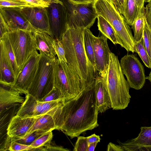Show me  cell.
Here are the masks:
<instances>
[{"instance_id": "obj_47", "label": "cell", "mask_w": 151, "mask_h": 151, "mask_svg": "<svg viewBox=\"0 0 151 151\" xmlns=\"http://www.w3.org/2000/svg\"><path fill=\"white\" fill-rule=\"evenodd\" d=\"M137 151H151V147H142L139 149Z\"/></svg>"}, {"instance_id": "obj_12", "label": "cell", "mask_w": 151, "mask_h": 151, "mask_svg": "<svg viewBox=\"0 0 151 151\" xmlns=\"http://www.w3.org/2000/svg\"><path fill=\"white\" fill-rule=\"evenodd\" d=\"M40 56V53L37 50L33 53L20 70L11 87L27 94L36 73Z\"/></svg>"}, {"instance_id": "obj_23", "label": "cell", "mask_w": 151, "mask_h": 151, "mask_svg": "<svg viewBox=\"0 0 151 151\" xmlns=\"http://www.w3.org/2000/svg\"><path fill=\"white\" fill-rule=\"evenodd\" d=\"M145 7L143 6L139 9L138 14L131 26L134 33L135 42L139 41L143 37L145 17Z\"/></svg>"}, {"instance_id": "obj_26", "label": "cell", "mask_w": 151, "mask_h": 151, "mask_svg": "<svg viewBox=\"0 0 151 151\" xmlns=\"http://www.w3.org/2000/svg\"><path fill=\"white\" fill-rule=\"evenodd\" d=\"M139 9L135 0H127L123 16L129 26H132L136 18Z\"/></svg>"}, {"instance_id": "obj_13", "label": "cell", "mask_w": 151, "mask_h": 151, "mask_svg": "<svg viewBox=\"0 0 151 151\" xmlns=\"http://www.w3.org/2000/svg\"><path fill=\"white\" fill-rule=\"evenodd\" d=\"M107 39L103 34L100 37L93 36L95 68L102 77L106 74L111 53L108 44Z\"/></svg>"}, {"instance_id": "obj_11", "label": "cell", "mask_w": 151, "mask_h": 151, "mask_svg": "<svg viewBox=\"0 0 151 151\" xmlns=\"http://www.w3.org/2000/svg\"><path fill=\"white\" fill-rule=\"evenodd\" d=\"M63 100L41 102L32 96L27 94L16 115L24 117H37L45 114H49L53 109L61 104Z\"/></svg>"}, {"instance_id": "obj_22", "label": "cell", "mask_w": 151, "mask_h": 151, "mask_svg": "<svg viewBox=\"0 0 151 151\" xmlns=\"http://www.w3.org/2000/svg\"><path fill=\"white\" fill-rule=\"evenodd\" d=\"M55 129H56V127L53 117L49 114H45L37 117L34 124L26 135L36 130L50 131Z\"/></svg>"}, {"instance_id": "obj_38", "label": "cell", "mask_w": 151, "mask_h": 151, "mask_svg": "<svg viewBox=\"0 0 151 151\" xmlns=\"http://www.w3.org/2000/svg\"><path fill=\"white\" fill-rule=\"evenodd\" d=\"M118 12L123 15L125 8L127 0H112Z\"/></svg>"}, {"instance_id": "obj_33", "label": "cell", "mask_w": 151, "mask_h": 151, "mask_svg": "<svg viewBox=\"0 0 151 151\" xmlns=\"http://www.w3.org/2000/svg\"><path fill=\"white\" fill-rule=\"evenodd\" d=\"M60 100H64L63 96L60 90L55 86L53 89L40 101L48 102Z\"/></svg>"}, {"instance_id": "obj_17", "label": "cell", "mask_w": 151, "mask_h": 151, "mask_svg": "<svg viewBox=\"0 0 151 151\" xmlns=\"http://www.w3.org/2000/svg\"><path fill=\"white\" fill-rule=\"evenodd\" d=\"M23 92L1 85L0 88V114L16 106L22 105L25 97Z\"/></svg>"}, {"instance_id": "obj_29", "label": "cell", "mask_w": 151, "mask_h": 151, "mask_svg": "<svg viewBox=\"0 0 151 151\" xmlns=\"http://www.w3.org/2000/svg\"><path fill=\"white\" fill-rule=\"evenodd\" d=\"M48 132L49 131L41 130H36L22 138L14 139L11 141H15L22 144L30 145L38 138Z\"/></svg>"}, {"instance_id": "obj_28", "label": "cell", "mask_w": 151, "mask_h": 151, "mask_svg": "<svg viewBox=\"0 0 151 151\" xmlns=\"http://www.w3.org/2000/svg\"><path fill=\"white\" fill-rule=\"evenodd\" d=\"M136 52L147 67L151 68V63L147 52L145 46L143 37L139 41L135 42Z\"/></svg>"}, {"instance_id": "obj_10", "label": "cell", "mask_w": 151, "mask_h": 151, "mask_svg": "<svg viewBox=\"0 0 151 151\" xmlns=\"http://www.w3.org/2000/svg\"><path fill=\"white\" fill-rule=\"evenodd\" d=\"M49 29L51 36L56 40H61L68 29V13L63 4H51L46 8Z\"/></svg>"}, {"instance_id": "obj_39", "label": "cell", "mask_w": 151, "mask_h": 151, "mask_svg": "<svg viewBox=\"0 0 151 151\" xmlns=\"http://www.w3.org/2000/svg\"><path fill=\"white\" fill-rule=\"evenodd\" d=\"M0 38L5 34L10 32L9 27L0 14Z\"/></svg>"}, {"instance_id": "obj_16", "label": "cell", "mask_w": 151, "mask_h": 151, "mask_svg": "<svg viewBox=\"0 0 151 151\" xmlns=\"http://www.w3.org/2000/svg\"><path fill=\"white\" fill-rule=\"evenodd\" d=\"M37 117L14 116L11 119L6 129V134L10 142L24 137Z\"/></svg>"}, {"instance_id": "obj_40", "label": "cell", "mask_w": 151, "mask_h": 151, "mask_svg": "<svg viewBox=\"0 0 151 151\" xmlns=\"http://www.w3.org/2000/svg\"><path fill=\"white\" fill-rule=\"evenodd\" d=\"M28 4L35 6H40L46 8L50 4L41 0H23Z\"/></svg>"}, {"instance_id": "obj_48", "label": "cell", "mask_w": 151, "mask_h": 151, "mask_svg": "<svg viewBox=\"0 0 151 151\" xmlns=\"http://www.w3.org/2000/svg\"><path fill=\"white\" fill-rule=\"evenodd\" d=\"M146 79L149 81L151 83V71L148 76L146 78Z\"/></svg>"}, {"instance_id": "obj_7", "label": "cell", "mask_w": 151, "mask_h": 151, "mask_svg": "<svg viewBox=\"0 0 151 151\" xmlns=\"http://www.w3.org/2000/svg\"><path fill=\"white\" fill-rule=\"evenodd\" d=\"M63 2L68 13V29L83 27L89 29L94 24L98 15L93 1L75 4L69 0H59Z\"/></svg>"}, {"instance_id": "obj_43", "label": "cell", "mask_w": 151, "mask_h": 151, "mask_svg": "<svg viewBox=\"0 0 151 151\" xmlns=\"http://www.w3.org/2000/svg\"><path fill=\"white\" fill-rule=\"evenodd\" d=\"M87 138L88 145L93 143L100 142L101 140L100 136L96 135L95 133L87 137Z\"/></svg>"}, {"instance_id": "obj_4", "label": "cell", "mask_w": 151, "mask_h": 151, "mask_svg": "<svg viewBox=\"0 0 151 151\" xmlns=\"http://www.w3.org/2000/svg\"><path fill=\"white\" fill-rule=\"evenodd\" d=\"M124 75L118 57L111 52L105 77L111 108L113 110L125 109L130 101V87Z\"/></svg>"}, {"instance_id": "obj_37", "label": "cell", "mask_w": 151, "mask_h": 151, "mask_svg": "<svg viewBox=\"0 0 151 151\" xmlns=\"http://www.w3.org/2000/svg\"><path fill=\"white\" fill-rule=\"evenodd\" d=\"M32 148L30 145L22 144L13 141L10 142L9 150L11 151H31Z\"/></svg>"}, {"instance_id": "obj_35", "label": "cell", "mask_w": 151, "mask_h": 151, "mask_svg": "<svg viewBox=\"0 0 151 151\" xmlns=\"http://www.w3.org/2000/svg\"><path fill=\"white\" fill-rule=\"evenodd\" d=\"M69 151V150L61 146L51 144L50 142L43 146L35 148L32 149L31 151Z\"/></svg>"}, {"instance_id": "obj_34", "label": "cell", "mask_w": 151, "mask_h": 151, "mask_svg": "<svg viewBox=\"0 0 151 151\" xmlns=\"http://www.w3.org/2000/svg\"><path fill=\"white\" fill-rule=\"evenodd\" d=\"M53 45L59 60L67 62L65 50L61 40L55 39L53 42Z\"/></svg>"}, {"instance_id": "obj_6", "label": "cell", "mask_w": 151, "mask_h": 151, "mask_svg": "<svg viewBox=\"0 0 151 151\" xmlns=\"http://www.w3.org/2000/svg\"><path fill=\"white\" fill-rule=\"evenodd\" d=\"M37 70L27 94L39 101L50 92L55 86L54 68L55 59L40 53Z\"/></svg>"}, {"instance_id": "obj_30", "label": "cell", "mask_w": 151, "mask_h": 151, "mask_svg": "<svg viewBox=\"0 0 151 151\" xmlns=\"http://www.w3.org/2000/svg\"><path fill=\"white\" fill-rule=\"evenodd\" d=\"M35 6L23 0H0V8H15L22 9Z\"/></svg>"}, {"instance_id": "obj_1", "label": "cell", "mask_w": 151, "mask_h": 151, "mask_svg": "<svg viewBox=\"0 0 151 151\" xmlns=\"http://www.w3.org/2000/svg\"><path fill=\"white\" fill-rule=\"evenodd\" d=\"M95 82L76 97L64 100L55 124L71 139L99 126V113Z\"/></svg>"}, {"instance_id": "obj_36", "label": "cell", "mask_w": 151, "mask_h": 151, "mask_svg": "<svg viewBox=\"0 0 151 151\" xmlns=\"http://www.w3.org/2000/svg\"><path fill=\"white\" fill-rule=\"evenodd\" d=\"M88 146L87 137L78 136L73 151H86Z\"/></svg>"}, {"instance_id": "obj_18", "label": "cell", "mask_w": 151, "mask_h": 151, "mask_svg": "<svg viewBox=\"0 0 151 151\" xmlns=\"http://www.w3.org/2000/svg\"><path fill=\"white\" fill-rule=\"evenodd\" d=\"M0 40V83L4 86L10 87L14 84L16 78L3 41Z\"/></svg>"}, {"instance_id": "obj_46", "label": "cell", "mask_w": 151, "mask_h": 151, "mask_svg": "<svg viewBox=\"0 0 151 151\" xmlns=\"http://www.w3.org/2000/svg\"><path fill=\"white\" fill-rule=\"evenodd\" d=\"M42 1H45L48 3L50 4L53 3H60L62 4H63L62 2L60 1L59 0H41Z\"/></svg>"}, {"instance_id": "obj_9", "label": "cell", "mask_w": 151, "mask_h": 151, "mask_svg": "<svg viewBox=\"0 0 151 151\" xmlns=\"http://www.w3.org/2000/svg\"><path fill=\"white\" fill-rule=\"evenodd\" d=\"M121 67L130 87L138 90L144 86L146 79L144 67L134 55L127 54L121 59Z\"/></svg>"}, {"instance_id": "obj_42", "label": "cell", "mask_w": 151, "mask_h": 151, "mask_svg": "<svg viewBox=\"0 0 151 151\" xmlns=\"http://www.w3.org/2000/svg\"><path fill=\"white\" fill-rule=\"evenodd\" d=\"M107 151H124V149L120 145H117L110 142L107 147Z\"/></svg>"}, {"instance_id": "obj_8", "label": "cell", "mask_w": 151, "mask_h": 151, "mask_svg": "<svg viewBox=\"0 0 151 151\" xmlns=\"http://www.w3.org/2000/svg\"><path fill=\"white\" fill-rule=\"evenodd\" d=\"M8 35L20 70L37 50L33 33L19 29L10 31Z\"/></svg>"}, {"instance_id": "obj_31", "label": "cell", "mask_w": 151, "mask_h": 151, "mask_svg": "<svg viewBox=\"0 0 151 151\" xmlns=\"http://www.w3.org/2000/svg\"><path fill=\"white\" fill-rule=\"evenodd\" d=\"M143 38L151 63V29L146 21L145 16Z\"/></svg>"}, {"instance_id": "obj_25", "label": "cell", "mask_w": 151, "mask_h": 151, "mask_svg": "<svg viewBox=\"0 0 151 151\" xmlns=\"http://www.w3.org/2000/svg\"><path fill=\"white\" fill-rule=\"evenodd\" d=\"M93 35L89 29L84 28L83 45L86 55L92 65L95 68V61L93 46Z\"/></svg>"}, {"instance_id": "obj_15", "label": "cell", "mask_w": 151, "mask_h": 151, "mask_svg": "<svg viewBox=\"0 0 151 151\" xmlns=\"http://www.w3.org/2000/svg\"><path fill=\"white\" fill-rule=\"evenodd\" d=\"M22 13L31 25L37 30L45 32L51 35L46 8L40 6L21 9Z\"/></svg>"}, {"instance_id": "obj_14", "label": "cell", "mask_w": 151, "mask_h": 151, "mask_svg": "<svg viewBox=\"0 0 151 151\" xmlns=\"http://www.w3.org/2000/svg\"><path fill=\"white\" fill-rule=\"evenodd\" d=\"M0 14L9 27L10 31L19 29L34 33L37 30L31 25L24 15L21 9L3 8L0 9Z\"/></svg>"}, {"instance_id": "obj_21", "label": "cell", "mask_w": 151, "mask_h": 151, "mask_svg": "<svg viewBox=\"0 0 151 151\" xmlns=\"http://www.w3.org/2000/svg\"><path fill=\"white\" fill-rule=\"evenodd\" d=\"M37 50L40 53L53 59L57 57L53 45L55 39L47 32L37 30L33 33Z\"/></svg>"}, {"instance_id": "obj_5", "label": "cell", "mask_w": 151, "mask_h": 151, "mask_svg": "<svg viewBox=\"0 0 151 151\" xmlns=\"http://www.w3.org/2000/svg\"><path fill=\"white\" fill-rule=\"evenodd\" d=\"M55 86L62 93L64 100L73 98L85 88L79 76L67 62L60 61L57 57L54 68Z\"/></svg>"}, {"instance_id": "obj_20", "label": "cell", "mask_w": 151, "mask_h": 151, "mask_svg": "<svg viewBox=\"0 0 151 151\" xmlns=\"http://www.w3.org/2000/svg\"><path fill=\"white\" fill-rule=\"evenodd\" d=\"M118 142L125 151H137L142 147H151V127H142L136 138L123 143Z\"/></svg>"}, {"instance_id": "obj_41", "label": "cell", "mask_w": 151, "mask_h": 151, "mask_svg": "<svg viewBox=\"0 0 151 151\" xmlns=\"http://www.w3.org/2000/svg\"><path fill=\"white\" fill-rule=\"evenodd\" d=\"M145 16L151 29V1L148 2L145 7Z\"/></svg>"}, {"instance_id": "obj_27", "label": "cell", "mask_w": 151, "mask_h": 151, "mask_svg": "<svg viewBox=\"0 0 151 151\" xmlns=\"http://www.w3.org/2000/svg\"><path fill=\"white\" fill-rule=\"evenodd\" d=\"M0 40L3 41L16 78L20 71V69L17 64L15 56L8 37V33L4 35Z\"/></svg>"}, {"instance_id": "obj_3", "label": "cell", "mask_w": 151, "mask_h": 151, "mask_svg": "<svg viewBox=\"0 0 151 151\" xmlns=\"http://www.w3.org/2000/svg\"><path fill=\"white\" fill-rule=\"evenodd\" d=\"M95 11L104 18L113 28L118 44L128 52H136L135 41L129 25L116 8L112 0H93Z\"/></svg>"}, {"instance_id": "obj_2", "label": "cell", "mask_w": 151, "mask_h": 151, "mask_svg": "<svg viewBox=\"0 0 151 151\" xmlns=\"http://www.w3.org/2000/svg\"><path fill=\"white\" fill-rule=\"evenodd\" d=\"M84 29L68 28L61 41L67 62L78 74L86 88L95 82L96 71L88 58L84 49Z\"/></svg>"}, {"instance_id": "obj_49", "label": "cell", "mask_w": 151, "mask_h": 151, "mask_svg": "<svg viewBox=\"0 0 151 151\" xmlns=\"http://www.w3.org/2000/svg\"><path fill=\"white\" fill-rule=\"evenodd\" d=\"M150 1H151V0H145V2H147L148 3Z\"/></svg>"}, {"instance_id": "obj_45", "label": "cell", "mask_w": 151, "mask_h": 151, "mask_svg": "<svg viewBox=\"0 0 151 151\" xmlns=\"http://www.w3.org/2000/svg\"><path fill=\"white\" fill-rule=\"evenodd\" d=\"M98 142L92 143L88 145L86 151H94Z\"/></svg>"}, {"instance_id": "obj_24", "label": "cell", "mask_w": 151, "mask_h": 151, "mask_svg": "<svg viewBox=\"0 0 151 151\" xmlns=\"http://www.w3.org/2000/svg\"><path fill=\"white\" fill-rule=\"evenodd\" d=\"M97 18L98 30L114 44H118L116 34L110 24L104 18L100 16H98Z\"/></svg>"}, {"instance_id": "obj_32", "label": "cell", "mask_w": 151, "mask_h": 151, "mask_svg": "<svg viewBox=\"0 0 151 151\" xmlns=\"http://www.w3.org/2000/svg\"><path fill=\"white\" fill-rule=\"evenodd\" d=\"M52 137L53 134L52 131L48 132L38 138L31 144L30 146L33 148L42 147L48 142L51 141Z\"/></svg>"}, {"instance_id": "obj_44", "label": "cell", "mask_w": 151, "mask_h": 151, "mask_svg": "<svg viewBox=\"0 0 151 151\" xmlns=\"http://www.w3.org/2000/svg\"><path fill=\"white\" fill-rule=\"evenodd\" d=\"M75 4L85 3L92 2L93 0H69Z\"/></svg>"}, {"instance_id": "obj_19", "label": "cell", "mask_w": 151, "mask_h": 151, "mask_svg": "<svg viewBox=\"0 0 151 151\" xmlns=\"http://www.w3.org/2000/svg\"><path fill=\"white\" fill-rule=\"evenodd\" d=\"M95 90L99 112H105L111 108L110 99L107 86L105 76L102 77L96 73Z\"/></svg>"}]
</instances>
